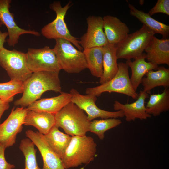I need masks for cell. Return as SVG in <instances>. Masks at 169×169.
Instances as JSON below:
<instances>
[{
    "label": "cell",
    "mask_w": 169,
    "mask_h": 169,
    "mask_svg": "<svg viewBox=\"0 0 169 169\" xmlns=\"http://www.w3.org/2000/svg\"><path fill=\"white\" fill-rule=\"evenodd\" d=\"M59 74L49 71L33 73L23 82V95L14 101V105L25 108L40 99L43 94L47 91L60 93L62 88Z\"/></svg>",
    "instance_id": "6da1fadb"
},
{
    "label": "cell",
    "mask_w": 169,
    "mask_h": 169,
    "mask_svg": "<svg viewBox=\"0 0 169 169\" xmlns=\"http://www.w3.org/2000/svg\"><path fill=\"white\" fill-rule=\"evenodd\" d=\"M61 158L64 168H75L93 161L96 152L97 144L91 137L73 136Z\"/></svg>",
    "instance_id": "7a4b0ae2"
},
{
    "label": "cell",
    "mask_w": 169,
    "mask_h": 169,
    "mask_svg": "<svg viewBox=\"0 0 169 169\" xmlns=\"http://www.w3.org/2000/svg\"><path fill=\"white\" fill-rule=\"evenodd\" d=\"M55 126L73 136H86L90 122L84 111L71 101L55 114Z\"/></svg>",
    "instance_id": "3957f363"
},
{
    "label": "cell",
    "mask_w": 169,
    "mask_h": 169,
    "mask_svg": "<svg viewBox=\"0 0 169 169\" xmlns=\"http://www.w3.org/2000/svg\"><path fill=\"white\" fill-rule=\"evenodd\" d=\"M71 5V1L63 7L59 1H54L51 4L50 8L55 12L56 17L53 21L42 28L41 33L48 39L62 38L67 40L81 51L83 48L80 45L79 40L71 34L64 21L66 13Z\"/></svg>",
    "instance_id": "277c9868"
},
{
    "label": "cell",
    "mask_w": 169,
    "mask_h": 169,
    "mask_svg": "<svg viewBox=\"0 0 169 169\" xmlns=\"http://www.w3.org/2000/svg\"><path fill=\"white\" fill-rule=\"evenodd\" d=\"M55 40L53 49L61 69L68 73H77L87 68L83 52L77 49L67 40L57 38Z\"/></svg>",
    "instance_id": "5b68a950"
},
{
    "label": "cell",
    "mask_w": 169,
    "mask_h": 169,
    "mask_svg": "<svg viewBox=\"0 0 169 169\" xmlns=\"http://www.w3.org/2000/svg\"><path fill=\"white\" fill-rule=\"evenodd\" d=\"M155 33L143 25L138 30L131 33L115 45L118 59L127 60L141 55Z\"/></svg>",
    "instance_id": "8992f818"
},
{
    "label": "cell",
    "mask_w": 169,
    "mask_h": 169,
    "mask_svg": "<svg viewBox=\"0 0 169 169\" xmlns=\"http://www.w3.org/2000/svg\"><path fill=\"white\" fill-rule=\"evenodd\" d=\"M128 68L126 63L119 62L117 72L112 79L99 86L87 88L86 94L93 95L98 97L105 92H116L124 94L133 99H136L138 94L134 90L131 84Z\"/></svg>",
    "instance_id": "52a82bcc"
},
{
    "label": "cell",
    "mask_w": 169,
    "mask_h": 169,
    "mask_svg": "<svg viewBox=\"0 0 169 169\" xmlns=\"http://www.w3.org/2000/svg\"><path fill=\"white\" fill-rule=\"evenodd\" d=\"M0 66L11 80L23 82L33 73L27 67L26 53L3 48L0 51Z\"/></svg>",
    "instance_id": "ba28073f"
},
{
    "label": "cell",
    "mask_w": 169,
    "mask_h": 169,
    "mask_svg": "<svg viewBox=\"0 0 169 169\" xmlns=\"http://www.w3.org/2000/svg\"><path fill=\"white\" fill-rule=\"evenodd\" d=\"M26 54L27 67L32 73L42 71L59 73L61 69L53 49L48 46L29 48Z\"/></svg>",
    "instance_id": "9c48e42d"
},
{
    "label": "cell",
    "mask_w": 169,
    "mask_h": 169,
    "mask_svg": "<svg viewBox=\"0 0 169 169\" xmlns=\"http://www.w3.org/2000/svg\"><path fill=\"white\" fill-rule=\"evenodd\" d=\"M27 110L26 108L13 107L6 119L0 124V144L6 148L15 143L17 134L22 130Z\"/></svg>",
    "instance_id": "30bf717a"
},
{
    "label": "cell",
    "mask_w": 169,
    "mask_h": 169,
    "mask_svg": "<svg viewBox=\"0 0 169 169\" xmlns=\"http://www.w3.org/2000/svg\"><path fill=\"white\" fill-rule=\"evenodd\" d=\"M70 93L72 96L71 101L86 112L88 119L90 121L99 117L103 119L124 117L121 110L109 111L99 108L95 104L97 97L94 95H82L74 89H72Z\"/></svg>",
    "instance_id": "8fae6325"
},
{
    "label": "cell",
    "mask_w": 169,
    "mask_h": 169,
    "mask_svg": "<svg viewBox=\"0 0 169 169\" xmlns=\"http://www.w3.org/2000/svg\"><path fill=\"white\" fill-rule=\"evenodd\" d=\"M87 29L80 38L79 44L84 49L103 47L108 43L103 27V17L90 16L86 18Z\"/></svg>",
    "instance_id": "7c38bea8"
},
{
    "label": "cell",
    "mask_w": 169,
    "mask_h": 169,
    "mask_svg": "<svg viewBox=\"0 0 169 169\" xmlns=\"http://www.w3.org/2000/svg\"><path fill=\"white\" fill-rule=\"evenodd\" d=\"M11 0H0V20L6 27L8 38L6 42L10 47H14L18 43L20 37L29 34L39 36L40 33L35 30H27L20 28L16 23L14 15L9 10Z\"/></svg>",
    "instance_id": "4fadbf2b"
},
{
    "label": "cell",
    "mask_w": 169,
    "mask_h": 169,
    "mask_svg": "<svg viewBox=\"0 0 169 169\" xmlns=\"http://www.w3.org/2000/svg\"><path fill=\"white\" fill-rule=\"evenodd\" d=\"M25 134L40 151L43 163L42 169H65L61 158L50 147L43 135L31 130H27Z\"/></svg>",
    "instance_id": "5bb4252c"
},
{
    "label": "cell",
    "mask_w": 169,
    "mask_h": 169,
    "mask_svg": "<svg viewBox=\"0 0 169 169\" xmlns=\"http://www.w3.org/2000/svg\"><path fill=\"white\" fill-rule=\"evenodd\" d=\"M148 97V93L140 90L136 101L131 103L123 104L115 100L113 104L114 109L116 111H122L127 122L133 121L137 119L146 120L151 117L146 112L145 104V100Z\"/></svg>",
    "instance_id": "9a60e30c"
},
{
    "label": "cell",
    "mask_w": 169,
    "mask_h": 169,
    "mask_svg": "<svg viewBox=\"0 0 169 169\" xmlns=\"http://www.w3.org/2000/svg\"><path fill=\"white\" fill-rule=\"evenodd\" d=\"M148 62L158 65H169V39H159L154 36L145 49Z\"/></svg>",
    "instance_id": "2e32d148"
},
{
    "label": "cell",
    "mask_w": 169,
    "mask_h": 169,
    "mask_svg": "<svg viewBox=\"0 0 169 169\" xmlns=\"http://www.w3.org/2000/svg\"><path fill=\"white\" fill-rule=\"evenodd\" d=\"M103 19V29L108 44L116 45L128 35V26L117 17L106 15Z\"/></svg>",
    "instance_id": "e0dca14e"
},
{
    "label": "cell",
    "mask_w": 169,
    "mask_h": 169,
    "mask_svg": "<svg viewBox=\"0 0 169 169\" xmlns=\"http://www.w3.org/2000/svg\"><path fill=\"white\" fill-rule=\"evenodd\" d=\"M57 96L37 100L27 108L28 110L41 111L55 114L71 102L70 93L61 92Z\"/></svg>",
    "instance_id": "ac0fdd59"
},
{
    "label": "cell",
    "mask_w": 169,
    "mask_h": 169,
    "mask_svg": "<svg viewBox=\"0 0 169 169\" xmlns=\"http://www.w3.org/2000/svg\"><path fill=\"white\" fill-rule=\"evenodd\" d=\"M55 114L45 111L28 109L24 124L34 126L39 133L44 135L55 125Z\"/></svg>",
    "instance_id": "d6986e66"
},
{
    "label": "cell",
    "mask_w": 169,
    "mask_h": 169,
    "mask_svg": "<svg viewBox=\"0 0 169 169\" xmlns=\"http://www.w3.org/2000/svg\"><path fill=\"white\" fill-rule=\"evenodd\" d=\"M132 61L131 59L126 60V64L131 70L130 80L134 90L136 91L144 76L149 71L157 70V65L145 61L146 54L143 53L140 56L134 59Z\"/></svg>",
    "instance_id": "ffe728a7"
},
{
    "label": "cell",
    "mask_w": 169,
    "mask_h": 169,
    "mask_svg": "<svg viewBox=\"0 0 169 169\" xmlns=\"http://www.w3.org/2000/svg\"><path fill=\"white\" fill-rule=\"evenodd\" d=\"M103 48V73L100 78V84L112 79L118 70L115 45L108 43Z\"/></svg>",
    "instance_id": "44dd1931"
},
{
    "label": "cell",
    "mask_w": 169,
    "mask_h": 169,
    "mask_svg": "<svg viewBox=\"0 0 169 169\" xmlns=\"http://www.w3.org/2000/svg\"><path fill=\"white\" fill-rule=\"evenodd\" d=\"M142 80L141 84L143 87V91L150 93L154 88L162 86L169 87V69L164 66L158 67L157 70L149 71Z\"/></svg>",
    "instance_id": "7402d4cb"
},
{
    "label": "cell",
    "mask_w": 169,
    "mask_h": 169,
    "mask_svg": "<svg viewBox=\"0 0 169 169\" xmlns=\"http://www.w3.org/2000/svg\"><path fill=\"white\" fill-rule=\"evenodd\" d=\"M130 13L136 17L155 34H161L163 39L167 38L169 36V26L153 18L148 13L139 10L133 5L129 3Z\"/></svg>",
    "instance_id": "603a6c76"
},
{
    "label": "cell",
    "mask_w": 169,
    "mask_h": 169,
    "mask_svg": "<svg viewBox=\"0 0 169 169\" xmlns=\"http://www.w3.org/2000/svg\"><path fill=\"white\" fill-rule=\"evenodd\" d=\"M45 140L51 149L62 158L71 139V136L60 131L54 126L46 134Z\"/></svg>",
    "instance_id": "cb8c5ba5"
},
{
    "label": "cell",
    "mask_w": 169,
    "mask_h": 169,
    "mask_svg": "<svg viewBox=\"0 0 169 169\" xmlns=\"http://www.w3.org/2000/svg\"><path fill=\"white\" fill-rule=\"evenodd\" d=\"M83 52L87 68L92 75L100 78L103 73V47L87 48L84 49Z\"/></svg>",
    "instance_id": "d4e9b609"
},
{
    "label": "cell",
    "mask_w": 169,
    "mask_h": 169,
    "mask_svg": "<svg viewBox=\"0 0 169 169\" xmlns=\"http://www.w3.org/2000/svg\"><path fill=\"white\" fill-rule=\"evenodd\" d=\"M149 114L157 116L169 110V89L165 88L161 93L151 94L146 106Z\"/></svg>",
    "instance_id": "484cf974"
},
{
    "label": "cell",
    "mask_w": 169,
    "mask_h": 169,
    "mask_svg": "<svg viewBox=\"0 0 169 169\" xmlns=\"http://www.w3.org/2000/svg\"><path fill=\"white\" fill-rule=\"evenodd\" d=\"M122 122L121 120L117 118L94 120L90 122L89 131L95 134L100 139L102 140L106 131L117 127Z\"/></svg>",
    "instance_id": "4316f807"
},
{
    "label": "cell",
    "mask_w": 169,
    "mask_h": 169,
    "mask_svg": "<svg viewBox=\"0 0 169 169\" xmlns=\"http://www.w3.org/2000/svg\"><path fill=\"white\" fill-rule=\"evenodd\" d=\"M34 146V144L29 138H25L21 141L19 148L25 157L24 169H40L37 162V150Z\"/></svg>",
    "instance_id": "83f0119b"
},
{
    "label": "cell",
    "mask_w": 169,
    "mask_h": 169,
    "mask_svg": "<svg viewBox=\"0 0 169 169\" xmlns=\"http://www.w3.org/2000/svg\"><path fill=\"white\" fill-rule=\"evenodd\" d=\"M23 83L13 80L0 83V98L3 101L10 103L12 102L14 96L23 93Z\"/></svg>",
    "instance_id": "f1b7e54d"
},
{
    "label": "cell",
    "mask_w": 169,
    "mask_h": 169,
    "mask_svg": "<svg viewBox=\"0 0 169 169\" xmlns=\"http://www.w3.org/2000/svg\"><path fill=\"white\" fill-rule=\"evenodd\" d=\"M158 13L169 15V0H158L155 5L148 13L151 16Z\"/></svg>",
    "instance_id": "f546056e"
},
{
    "label": "cell",
    "mask_w": 169,
    "mask_h": 169,
    "mask_svg": "<svg viewBox=\"0 0 169 169\" xmlns=\"http://www.w3.org/2000/svg\"><path fill=\"white\" fill-rule=\"evenodd\" d=\"M6 148L0 144V169H13L15 167L13 164L8 163L5 157Z\"/></svg>",
    "instance_id": "4dcf8cb0"
},
{
    "label": "cell",
    "mask_w": 169,
    "mask_h": 169,
    "mask_svg": "<svg viewBox=\"0 0 169 169\" xmlns=\"http://www.w3.org/2000/svg\"><path fill=\"white\" fill-rule=\"evenodd\" d=\"M9 103L4 101L0 98V122L3 113L9 108Z\"/></svg>",
    "instance_id": "1f68e13d"
},
{
    "label": "cell",
    "mask_w": 169,
    "mask_h": 169,
    "mask_svg": "<svg viewBox=\"0 0 169 169\" xmlns=\"http://www.w3.org/2000/svg\"><path fill=\"white\" fill-rule=\"evenodd\" d=\"M8 36L7 32H2L0 30V51L4 47V43L6 42V38Z\"/></svg>",
    "instance_id": "d6a6232c"
},
{
    "label": "cell",
    "mask_w": 169,
    "mask_h": 169,
    "mask_svg": "<svg viewBox=\"0 0 169 169\" xmlns=\"http://www.w3.org/2000/svg\"><path fill=\"white\" fill-rule=\"evenodd\" d=\"M144 2V1L143 0H140V3L141 5L143 4Z\"/></svg>",
    "instance_id": "836d02e7"
},
{
    "label": "cell",
    "mask_w": 169,
    "mask_h": 169,
    "mask_svg": "<svg viewBox=\"0 0 169 169\" xmlns=\"http://www.w3.org/2000/svg\"><path fill=\"white\" fill-rule=\"evenodd\" d=\"M3 25L2 22L0 20V27H1Z\"/></svg>",
    "instance_id": "e575fe53"
}]
</instances>
